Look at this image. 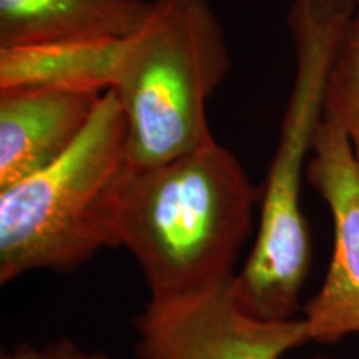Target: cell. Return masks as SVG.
Returning <instances> with one entry per match:
<instances>
[{
	"label": "cell",
	"mask_w": 359,
	"mask_h": 359,
	"mask_svg": "<svg viewBox=\"0 0 359 359\" xmlns=\"http://www.w3.org/2000/svg\"><path fill=\"white\" fill-rule=\"evenodd\" d=\"M259 196L262 188L215 137L165 163L133 167L120 203L118 243L140 268L150 302L231 281Z\"/></svg>",
	"instance_id": "6da1fadb"
},
{
	"label": "cell",
	"mask_w": 359,
	"mask_h": 359,
	"mask_svg": "<svg viewBox=\"0 0 359 359\" xmlns=\"http://www.w3.org/2000/svg\"><path fill=\"white\" fill-rule=\"evenodd\" d=\"M356 0H293L288 29L294 77L280 135L259 196V224L248 258L233 283L238 299L268 320L294 318L311 264L302 193L327 80L356 15Z\"/></svg>",
	"instance_id": "7a4b0ae2"
},
{
	"label": "cell",
	"mask_w": 359,
	"mask_h": 359,
	"mask_svg": "<svg viewBox=\"0 0 359 359\" xmlns=\"http://www.w3.org/2000/svg\"><path fill=\"white\" fill-rule=\"evenodd\" d=\"M132 170L127 120L109 90L64 155L0 190V283L74 271L102 250L120 248V203Z\"/></svg>",
	"instance_id": "3957f363"
},
{
	"label": "cell",
	"mask_w": 359,
	"mask_h": 359,
	"mask_svg": "<svg viewBox=\"0 0 359 359\" xmlns=\"http://www.w3.org/2000/svg\"><path fill=\"white\" fill-rule=\"evenodd\" d=\"M231 69L226 35L210 0H151L125 39L114 92L133 167H154L212 140L208 102Z\"/></svg>",
	"instance_id": "277c9868"
},
{
	"label": "cell",
	"mask_w": 359,
	"mask_h": 359,
	"mask_svg": "<svg viewBox=\"0 0 359 359\" xmlns=\"http://www.w3.org/2000/svg\"><path fill=\"white\" fill-rule=\"evenodd\" d=\"M133 325L137 359H285L309 343L303 318L251 313L233 280L173 302H148Z\"/></svg>",
	"instance_id": "5b68a950"
},
{
	"label": "cell",
	"mask_w": 359,
	"mask_h": 359,
	"mask_svg": "<svg viewBox=\"0 0 359 359\" xmlns=\"http://www.w3.org/2000/svg\"><path fill=\"white\" fill-rule=\"evenodd\" d=\"M306 182L333 222V253L316 294L303 306L309 341L334 344L359 334V161L325 111L314 135Z\"/></svg>",
	"instance_id": "8992f818"
},
{
	"label": "cell",
	"mask_w": 359,
	"mask_h": 359,
	"mask_svg": "<svg viewBox=\"0 0 359 359\" xmlns=\"http://www.w3.org/2000/svg\"><path fill=\"white\" fill-rule=\"evenodd\" d=\"M103 93L0 90V190L37 173L79 140Z\"/></svg>",
	"instance_id": "52a82bcc"
},
{
	"label": "cell",
	"mask_w": 359,
	"mask_h": 359,
	"mask_svg": "<svg viewBox=\"0 0 359 359\" xmlns=\"http://www.w3.org/2000/svg\"><path fill=\"white\" fill-rule=\"evenodd\" d=\"M151 0H0V48L55 40H123Z\"/></svg>",
	"instance_id": "ba28073f"
},
{
	"label": "cell",
	"mask_w": 359,
	"mask_h": 359,
	"mask_svg": "<svg viewBox=\"0 0 359 359\" xmlns=\"http://www.w3.org/2000/svg\"><path fill=\"white\" fill-rule=\"evenodd\" d=\"M123 40H55L0 48V90L114 88Z\"/></svg>",
	"instance_id": "9c48e42d"
},
{
	"label": "cell",
	"mask_w": 359,
	"mask_h": 359,
	"mask_svg": "<svg viewBox=\"0 0 359 359\" xmlns=\"http://www.w3.org/2000/svg\"><path fill=\"white\" fill-rule=\"evenodd\" d=\"M325 111L346 135L359 161V12L348 27L331 69Z\"/></svg>",
	"instance_id": "30bf717a"
},
{
	"label": "cell",
	"mask_w": 359,
	"mask_h": 359,
	"mask_svg": "<svg viewBox=\"0 0 359 359\" xmlns=\"http://www.w3.org/2000/svg\"><path fill=\"white\" fill-rule=\"evenodd\" d=\"M0 359H111L103 351H90L69 338H58L43 344L20 343L2 349Z\"/></svg>",
	"instance_id": "8fae6325"
},
{
	"label": "cell",
	"mask_w": 359,
	"mask_h": 359,
	"mask_svg": "<svg viewBox=\"0 0 359 359\" xmlns=\"http://www.w3.org/2000/svg\"><path fill=\"white\" fill-rule=\"evenodd\" d=\"M311 359H343V358H331V356H316V358H311Z\"/></svg>",
	"instance_id": "7c38bea8"
},
{
	"label": "cell",
	"mask_w": 359,
	"mask_h": 359,
	"mask_svg": "<svg viewBox=\"0 0 359 359\" xmlns=\"http://www.w3.org/2000/svg\"><path fill=\"white\" fill-rule=\"evenodd\" d=\"M356 2H358V4H359V0H356Z\"/></svg>",
	"instance_id": "4fadbf2b"
},
{
	"label": "cell",
	"mask_w": 359,
	"mask_h": 359,
	"mask_svg": "<svg viewBox=\"0 0 359 359\" xmlns=\"http://www.w3.org/2000/svg\"><path fill=\"white\" fill-rule=\"evenodd\" d=\"M285 359H286V358H285Z\"/></svg>",
	"instance_id": "5bb4252c"
}]
</instances>
